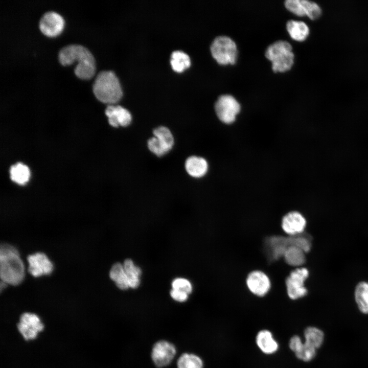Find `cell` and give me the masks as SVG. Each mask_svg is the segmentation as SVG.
<instances>
[{
    "instance_id": "6da1fadb",
    "label": "cell",
    "mask_w": 368,
    "mask_h": 368,
    "mask_svg": "<svg viewBox=\"0 0 368 368\" xmlns=\"http://www.w3.org/2000/svg\"><path fill=\"white\" fill-rule=\"evenodd\" d=\"M58 59L63 66L70 65L77 61L78 64L74 68V73L80 79H89L95 73L94 57L83 45L70 44L62 48L59 52Z\"/></svg>"
},
{
    "instance_id": "7a4b0ae2",
    "label": "cell",
    "mask_w": 368,
    "mask_h": 368,
    "mask_svg": "<svg viewBox=\"0 0 368 368\" xmlns=\"http://www.w3.org/2000/svg\"><path fill=\"white\" fill-rule=\"evenodd\" d=\"M0 276L2 282L12 285L20 284L25 277V268L17 250L8 244L0 249Z\"/></svg>"
},
{
    "instance_id": "3957f363",
    "label": "cell",
    "mask_w": 368,
    "mask_h": 368,
    "mask_svg": "<svg viewBox=\"0 0 368 368\" xmlns=\"http://www.w3.org/2000/svg\"><path fill=\"white\" fill-rule=\"evenodd\" d=\"M93 91L98 100L110 105L118 102L123 94L119 81L111 71L98 73L93 85Z\"/></svg>"
},
{
    "instance_id": "277c9868",
    "label": "cell",
    "mask_w": 368,
    "mask_h": 368,
    "mask_svg": "<svg viewBox=\"0 0 368 368\" xmlns=\"http://www.w3.org/2000/svg\"><path fill=\"white\" fill-rule=\"evenodd\" d=\"M291 44L285 40H277L270 44L265 53L266 57L272 63L274 72H284L291 69L294 55Z\"/></svg>"
},
{
    "instance_id": "5b68a950",
    "label": "cell",
    "mask_w": 368,
    "mask_h": 368,
    "mask_svg": "<svg viewBox=\"0 0 368 368\" xmlns=\"http://www.w3.org/2000/svg\"><path fill=\"white\" fill-rule=\"evenodd\" d=\"M213 57L220 64H234L237 58L238 51L235 41L227 36H219L213 41L211 47Z\"/></svg>"
},
{
    "instance_id": "8992f818",
    "label": "cell",
    "mask_w": 368,
    "mask_h": 368,
    "mask_svg": "<svg viewBox=\"0 0 368 368\" xmlns=\"http://www.w3.org/2000/svg\"><path fill=\"white\" fill-rule=\"evenodd\" d=\"M241 109L240 105L233 96H219L215 104V110L219 119L225 124L234 122Z\"/></svg>"
},
{
    "instance_id": "52a82bcc",
    "label": "cell",
    "mask_w": 368,
    "mask_h": 368,
    "mask_svg": "<svg viewBox=\"0 0 368 368\" xmlns=\"http://www.w3.org/2000/svg\"><path fill=\"white\" fill-rule=\"evenodd\" d=\"M154 136L148 141V147L151 152L160 156L168 153L173 147L174 138L170 130L160 126L153 130Z\"/></svg>"
},
{
    "instance_id": "ba28073f",
    "label": "cell",
    "mask_w": 368,
    "mask_h": 368,
    "mask_svg": "<svg viewBox=\"0 0 368 368\" xmlns=\"http://www.w3.org/2000/svg\"><path fill=\"white\" fill-rule=\"evenodd\" d=\"M309 275L308 270L304 267L292 271L286 280L287 293L293 300L302 298L307 294L304 282Z\"/></svg>"
},
{
    "instance_id": "9c48e42d",
    "label": "cell",
    "mask_w": 368,
    "mask_h": 368,
    "mask_svg": "<svg viewBox=\"0 0 368 368\" xmlns=\"http://www.w3.org/2000/svg\"><path fill=\"white\" fill-rule=\"evenodd\" d=\"M44 328L40 317L36 314L25 312L22 314L17 324V329L26 340L34 339Z\"/></svg>"
},
{
    "instance_id": "30bf717a",
    "label": "cell",
    "mask_w": 368,
    "mask_h": 368,
    "mask_svg": "<svg viewBox=\"0 0 368 368\" xmlns=\"http://www.w3.org/2000/svg\"><path fill=\"white\" fill-rule=\"evenodd\" d=\"M176 353V348L173 344L166 340H160L152 348L151 358L156 366L162 367L171 362Z\"/></svg>"
},
{
    "instance_id": "8fae6325",
    "label": "cell",
    "mask_w": 368,
    "mask_h": 368,
    "mask_svg": "<svg viewBox=\"0 0 368 368\" xmlns=\"http://www.w3.org/2000/svg\"><path fill=\"white\" fill-rule=\"evenodd\" d=\"M64 21L58 13L49 11L45 12L41 17L39 28L44 35L53 37L59 35L63 29Z\"/></svg>"
},
{
    "instance_id": "7c38bea8",
    "label": "cell",
    "mask_w": 368,
    "mask_h": 368,
    "mask_svg": "<svg viewBox=\"0 0 368 368\" xmlns=\"http://www.w3.org/2000/svg\"><path fill=\"white\" fill-rule=\"evenodd\" d=\"M246 285L249 291L254 294L262 297L269 291L271 283L269 277L262 271L254 270L247 275Z\"/></svg>"
},
{
    "instance_id": "4fadbf2b",
    "label": "cell",
    "mask_w": 368,
    "mask_h": 368,
    "mask_svg": "<svg viewBox=\"0 0 368 368\" xmlns=\"http://www.w3.org/2000/svg\"><path fill=\"white\" fill-rule=\"evenodd\" d=\"M29 263L28 271L34 277L49 275L53 270V265L43 253L36 252L27 258Z\"/></svg>"
},
{
    "instance_id": "5bb4252c",
    "label": "cell",
    "mask_w": 368,
    "mask_h": 368,
    "mask_svg": "<svg viewBox=\"0 0 368 368\" xmlns=\"http://www.w3.org/2000/svg\"><path fill=\"white\" fill-rule=\"evenodd\" d=\"M282 227L289 236L302 234L306 226V220L299 212H290L282 218Z\"/></svg>"
},
{
    "instance_id": "9a60e30c",
    "label": "cell",
    "mask_w": 368,
    "mask_h": 368,
    "mask_svg": "<svg viewBox=\"0 0 368 368\" xmlns=\"http://www.w3.org/2000/svg\"><path fill=\"white\" fill-rule=\"evenodd\" d=\"M105 112L109 124L113 127L127 126L131 122V113L121 106L109 105Z\"/></svg>"
},
{
    "instance_id": "2e32d148",
    "label": "cell",
    "mask_w": 368,
    "mask_h": 368,
    "mask_svg": "<svg viewBox=\"0 0 368 368\" xmlns=\"http://www.w3.org/2000/svg\"><path fill=\"white\" fill-rule=\"evenodd\" d=\"M256 343L260 350L266 355L276 353L279 348L278 342L272 332L267 329L259 331L256 336Z\"/></svg>"
},
{
    "instance_id": "e0dca14e",
    "label": "cell",
    "mask_w": 368,
    "mask_h": 368,
    "mask_svg": "<svg viewBox=\"0 0 368 368\" xmlns=\"http://www.w3.org/2000/svg\"><path fill=\"white\" fill-rule=\"evenodd\" d=\"M185 168L190 176L199 178L204 176L207 172L208 164L202 157L192 156L187 159L185 162Z\"/></svg>"
},
{
    "instance_id": "ac0fdd59",
    "label": "cell",
    "mask_w": 368,
    "mask_h": 368,
    "mask_svg": "<svg viewBox=\"0 0 368 368\" xmlns=\"http://www.w3.org/2000/svg\"><path fill=\"white\" fill-rule=\"evenodd\" d=\"M286 28L290 37L298 41L305 40L310 32L307 25L302 21L289 20L286 23Z\"/></svg>"
},
{
    "instance_id": "d6986e66",
    "label": "cell",
    "mask_w": 368,
    "mask_h": 368,
    "mask_svg": "<svg viewBox=\"0 0 368 368\" xmlns=\"http://www.w3.org/2000/svg\"><path fill=\"white\" fill-rule=\"evenodd\" d=\"M123 265L128 278L129 288L136 289L141 283L140 277L142 273L141 268L130 259H126Z\"/></svg>"
},
{
    "instance_id": "ffe728a7",
    "label": "cell",
    "mask_w": 368,
    "mask_h": 368,
    "mask_svg": "<svg viewBox=\"0 0 368 368\" xmlns=\"http://www.w3.org/2000/svg\"><path fill=\"white\" fill-rule=\"evenodd\" d=\"M109 275L119 289L126 290L129 288L128 278L123 264L119 262L114 263L110 268Z\"/></svg>"
},
{
    "instance_id": "44dd1931",
    "label": "cell",
    "mask_w": 368,
    "mask_h": 368,
    "mask_svg": "<svg viewBox=\"0 0 368 368\" xmlns=\"http://www.w3.org/2000/svg\"><path fill=\"white\" fill-rule=\"evenodd\" d=\"M304 342L316 350L323 345L325 339V334L319 328L309 326L304 331Z\"/></svg>"
},
{
    "instance_id": "7402d4cb",
    "label": "cell",
    "mask_w": 368,
    "mask_h": 368,
    "mask_svg": "<svg viewBox=\"0 0 368 368\" xmlns=\"http://www.w3.org/2000/svg\"><path fill=\"white\" fill-rule=\"evenodd\" d=\"M269 243L271 256L274 260L283 257L286 249L290 246L288 237L274 236L270 238Z\"/></svg>"
},
{
    "instance_id": "603a6c76",
    "label": "cell",
    "mask_w": 368,
    "mask_h": 368,
    "mask_svg": "<svg viewBox=\"0 0 368 368\" xmlns=\"http://www.w3.org/2000/svg\"><path fill=\"white\" fill-rule=\"evenodd\" d=\"M354 295L359 311L368 314V283H359L356 287Z\"/></svg>"
},
{
    "instance_id": "cb8c5ba5",
    "label": "cell",
    "mask_w": 368,
    "mask_h": 368,
    "mask_svg": "<svg viewBox=\"0 0 368 368\" xmlns=\"http://www.w3.org/2000/svg\"><path fill=\"white\" fill-rule=\"evenodd\" d=\"M29 168L22 163H17L11 167L10 177L11 179L19 185H25L30 178Z\"/></svg>"
},
{
    "instance_id": "d4e9b609",
    "label": "cell",
    "mask_w": 368,
    "mask_h": 368,
    "mask_svg": "<svg viewBox=\"0 0 368 368\" xmlns=\"http://www.w3.org/2000/svg\"><path fill=\"white\" fill-rule=\"evenodd\" d=\"M305 252L295 246H290L286 249L284 258L287 264L292 266L302 265L305 262Z\"/></svg>"
},
{
    "instance_id": "484cf974",
    "label": "cell",
    "mask_w": 368,
    "mask_h": 368,
    "mask_svg": "<svg viewBox=\"0 0 368 368\" xmlns=\"http://www.w3.org/2000/svg\"><path fill=\"white\" fill-rule=\"evenodd\" d=\"M170 62L173 70L178 73L182 72L191 64L189 56L181 51H175L172 53Z\"/></svg>"
},
{
    "instance_id": "4316f807",
    "label": "cell",
    "mask_w": 368,
    "mask_h": 368,
    "mask_svg": "<svg viewBox=\"0 0 368 368\" xmlns=\"http://www.w3.org/2000/svg\"><path fill=\"white\" fill-rule=\"evenodd\" d=\"M177 368H203V362L201 358L194 354H182L177 361Z\"/></svg>"
},
{
    "instance_id": "83f0119b",
    "label": "cell",
    "mask_w": 368,
    "mask_h": 368,
    "mask_svg": "<svg viewBox=\"0 0 368 368\" xmlns=\"http://www.w3.org/2000/svg\"><path fill=\"white\" fill-rule=\"evenodd\" d=\"M317 350L303 341L300 349L294 353L296 358L304 362L312 360L316 355Z\"/></svg>"
},
{
    "instance_id": "f1b7e54d",
    "label": "cell",
    "mask_w": 368,
    "mask_h": 368,
    "mask_svg": "<svg viewBox=\"0 0 368 368\" xmlns=\"http://www.w3.org/2000/svg\"><path fill=\"white\" fill-rule=\"evenodd\" d=\"M288 240L290 246H295L302 249L305 253L308 252L311 249V243L310 240L302 234L295 235L289 236Z\"/></svg>"
},
{
    "instance_id": "f546056e",
    "label": "cell",
    "mask_w": 368,
    "mask_h": 368,
    "mask_svg": "<svg viewBox=\"0 0 368 368\" xmlns=\"http://www.w3.org/2000/svg\"><path fill=\"white\" fill-rule=\"evenodd\" d=\"M306 15L310 19L315 20L318 18L321 14V9L319 5L313 1L301 0Z\"/></svg>"
},
{
    "instance_id": "4dcf8cb0",
    "label": "cell",
    "mask_w": 368,
    "mask_h": 368,
    "mask_svg": "<svg viewBox=\"0 0 368 368\" xmlns=\"http://www.w3.org/2000/svg\"><path fill=\"white\" fill-rule=\"evenodd\" d=\"M172 289L180 290L190 294L193 291L191 282L184 278H176L171 282Z\"/></svg>"
},
{
    "instance_id": "1f68e13d",
    "label": "cell",
    "mask_w": 368,
    "mask_h": 368,
    "mask_svg": "<svg viewBox=\"0 0 368 368\" xmlns=\"http://www.w3.org/2000/svg\"><path fill=\"white\" fill-rule=\"evenodd\" d=\"M285 7L290 12L299 16H306V13L301 0H286Z\"/></svg>"
},
{
    "instance_id": "d6a6232c",
    "label": "cell",
    "mask_w": 368,
    "mask_h": 368,
    "mask_svg": "<svg viewBox=\"0 0 368 368\" xmlns=\"http://www.w3.org/2000/svg\"><path fill=\"white\" fill-rule=\"evenodd\" d=\"M170 295L175 301L183 303L188 300L189 294L184 291L171 289L170 291Z\"/></svg>"
},
{
    "instance_id": "836d02e7",
    "label": "cell",
    "mask_w": 368,
    "mask_h": 368,
    "mask_svg": "<svg viewBox=\"0 0 368 368\" xmlns=\"http://www.w3.org/2000/svg\"><path fill=\"white\" fill-rule=\"evenodd\" d=\"M303 343L301 337L298 335H293L289 341V348L293 352L295 353L301 347Z\"/></svg>"
}]
</instances>
